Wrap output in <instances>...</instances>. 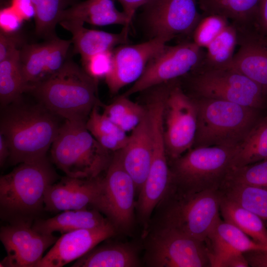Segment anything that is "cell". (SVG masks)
Masks as SVG:
<instances>
[{"instance_id":"cell-5","label":"cell","mask_w":267,"mask_h":267,"mask_svg":"<svg viewBox=\"0 0 267 267\" xmlns=\"http://www.w3.org/2000/svg\"><path fill=\"white\" fill-rule=\"evenodd\" d=\"M86 122L65 120L50 147L53 163L70 177H97L111 160L109 151L87 129Z\"/></svg>"},{"instance_id":"cell-38","label":"cell","mask_w":267,"mask_h":267,"mask_svg":"<svg viewBox=\"0 0 267 267\" xmlns=\"http://www.w3.org/2000/svg\"><path fill=\"white\" fill-rule=\"evenodd\" d=\"M24 21L11 5L0 10V32L9 34L17 33Z\"/></svg>"},{"instance_id":"cell-46","label":"cell","mask_w":267,"mask_h":267,"mask_svg":"<svg viewBox=\"0 0 267 267\" xmlns=\"http://www.w3.org/2000/svg\"><path fill=\"white\" fill-rule=\"evenodd\" d=\"M263 38L264 39V40H265V41L267 43V38Z\"/></svg>"},{"instance_id":"cell-32","label":"cell","mask_w":267,"mask_h":267,"mask_svg":"<svg viewBox=\"0 0 267 267\" xmlns=\"http://www.w3.org/2000/svg\"><path fill=\"white\" fill-rule=\"evenodd\" d=\"M222 195L258 216L267 227V188L230 185L222 187Z\"/></svg>"},{"instance_id":"cell-28","label":"cell","mask_w":267,"mask_h":267,"mask_svg":"<svg viewBox=\"0 0 267 267\" xmlns=\"http://www.w3.org/2000/svg\"><path fill=\"white\" fill-rule=\"evenodd\" d=\"M55 37L41 43L24 44L20 49V62L28 91L31 86L45 78L49 55Z\"/></svg>"},{"instance_id":"cell-17","label":"cell","mask_w":267,"mask_h":267,"mask_svg":"<svg viewBox=\"0 0 267 267\" xmlns=\"http://www.w3.org/2000/svg\"><path fill=\"white\" fill-rule=\"evenodd\" d=\"M101 178H78L68 176L47 189L44 198V209L52 213L93 208L101 188Z\"/></svg>"},{"instance_id":"cell-19","label":"cell","mask_w":267,"mask_h":267,"mask_svg":"<svg viewBox=\"0 0 267 267\" xmlns=\"http://www.w3.org/2000/svg\"><path fill=\"white\" fill-rule=\"evenodd\" d=\"M238 32L239 48L229 68L255 82L267 96V43L254 31L238 30Z\"/></svg>"},{"instance_id":"cell-35","label":"cell","mask_w":267,"mask_h":267,"mask_svg":"<svg viewBox=\"0 0 267 267\" xmlns=\"http://www.w3.org/2000/svg\"><path fill=\"white\" fill-rule=\"evenodd\" d=\"M230 185H245L267 188V159L231 169L221 187Z\"/></svg>"},{"instance_id":"cell-10","label":"cell","mask_w":267,"mask_h":267,"mask_svg":"<svg viewBox=\"0 0 267 267\" xmlns=\"http://www.w3.org/2000/svg\"><path fill=\"white\" fill-rule=\"evenodd\" d=\"M101 178L99 196L94 206L104 214L117 229L126 231L134 221L136 204L135 183L121 162L118 152H115Z\"/></svg>"},{"instance_id":"cell-1","label":"cell","mask_w":267,"mask_h":267,"mask_svg":"<svg viewBox=\"0 0 267 267\" xmlns=\"http://www.w3.org/2000/svg\"><path fill=\"white\" fill-rule=\"evenodd\" d=\"M0 134L5 138L12 165L44 158L59 129L56 116L42 104L22 98L2 108Z\"/></svg>"},{"instance_id":"cell-37","label":"cell","mask_w":267,"mask_h":267,"mask_svg":"<svg viewBox=\"0 0 267 267\" xmlns=\"http://www.w3.org/2000/svg\"><path fill=\"white\" fill-rule=\"evenodd\" d=\"M83 69L96 82L105 78L110 72L113 64V51L96 54L82 60Z\"/></svg>"},{"instance_id":"cell-3","label":"cell","mask_w":267,"mask_h":267,"mask_svg":"<svg viewBox=\"0 0 267 267\" xmlns=\"http://www.w3.org/2000/svg\"><path fill=\"white\" fill-rule=\"evenodd\" d=\"M57 175L46 157L19 164L0 178V209L9 222L33 221L44 209V198Z\"/></svg>"},{"instance_id":"cell-24","label":"cell","mask_w":267,"mask_h":267,"mask_svg":"<svg viewBox=\"0 0 267 267\" xmlns=\"http://www.w3.org/2000/svg\"><path fill=\"white\" fill-rule=\"evenodd\" d=\"M261 0H197L204 14L226 18L238 30H254Z\"/></svg>"},{"instance_id":"cell-2","label":"cell","mask_w":267,"mask_h":267,"mask_svg":"<svg viewBox=\"0 0 267 267\" xmlns=\"http://www.w3.org/2000/svg\"><path fill=\"white\" fill-rule=\"evenodd\" d=\"M96 85L83 68L68 60L54 74L31 86L28 92L56 116L87 121L92 109L101 104Z\"/></svg>"},{"instance_id":"cell-21","label":"cell","mask_w":267,"mask_h":267,"mask_svg":"<svg viewBox=\"0 0 267 267\" xmlns=\"http://www.w3.org/2000/svg\"><path fill=\"white\" fill-rule=\"evenodd\" d=\"M72 35V44L81 60H85L101 52L112 50L116 46L124 44L128 39V28L120 33H111L87 29L84 23L76 20H63L59 23Z\"/></svg>"},{"instance_id":"cell-12","label":"cell","mask_w":267,"mask_h":267,"mask_svg":"<svg viewBox=\"0 0 267 267\" xmlns=\"http://www.w3.org/2000/svg\"><path fill=\"white\" fill-rule=\"evenodd\" d=\"M164 125L167 153L176 160L192 147L197 128L195 100L178 86L169 88L165 103Z\"/></svg>"},{"instance_id":"cell-14","label":"cell","mask_w":267,"mask_h":267,"mask_svg":"<svg viewBox=\"0 0 267 267\" xmlns=\"http://www.w3.org/2000/svg\"><path fill=\"white\" fill-rule=\"evenodd\" d=\"M197 0H150L144 15L153 38L169 41L178 35H192L202 15Z\"/></svg>"},{"instance_id":"cell-6","label":"cell","mask_w":267,"mask_h":267,"mask_svg":"<svg viewBox=\"0 0 267 267\" xmlns=\"http://www.w3.org/2000/svg\"><path fill=\"white\" fill-rule=\"evenodd\" d=\"M236 147L191 148L175 160L172 175L178 192L220 189L231 169Z\"/></svg>"},{"instance_id":"cell-34","label":"cell","mask_w":267,"mask_h":267,"mask_svg":"<svg viewBox=\"0 0 267 267\" xmlns=\"http://www.w3.org/2000/svg\"><path fill=\"white\" fill-rule=\"evenodd\" d=\"M36 11V34L46 40L56 37L55 29L67 8V0H32Z\"/></svg>"},{"instance_id":"cell-27","label":"cell","mask_w":267,"mask_h":267,"mask_svg":"<svg viewBox=\"0 0 267 267\" xmlns=\"http://www.w3.org/2000/svg\"><path fill=\"white\" fill-rule=\"evenodd\" d=\"M20 49L0 61V102L2 108L22 98L28 85L21 69Z\"/></svg>"},{"instance_id":"cell-13","label":"cell","mask_w":267,"mask_h":267,"mask_svg":"<svg viewBox=\"0 0 267 267\" xmlns=\"http://www.w3.org/2000/svg\"><path fill=\"white\" fill-rule=\"evenodd\" d=\"M33 222L16 221L0 227V239L7 253L0 267H36L45 250L58 239L53 234L38 232Z\"/></svg>"},{"instance_id":"cell-7","label":"cell","mask_w":267,"mask_h":267,"mask_svg":"<svg viewBox=\"0 0 267 267\" xmlns=\"http://www.w3.org/2000/svg\"><path fill=\"white\" fill-rule=\"evenodd\" d=\"M176 192L175 200L164 213L162 225L205 243L221 219L220 190Z\"/></svg>"},{"instance_id":"cell-4","label":"cell","mask_w":267,"mask_h":267,"mask_svg":"<svg viewBox=\"0 0 267 267\" xmlns=\"http://www.w3.org/2000/svg\"><path fill=\"white\" fill-rule=\"evenodd\" d=\"M195 100L197 128L192 148L237 147L261 118L260 109L212 98Z\"/></svg>"},{"instance_id":"cell-8","label":"cell","mask_w":267,"mask_h":267,"mask_svg":"<svg viewBox=\"0 0 267 267\" xmlns=\"http://www.w3.org/2000/svg\"><path fill=\"white\" fill-rule=\"evenodd\" d=\"M191 86L198 97L225 100L262 108L266 95L246 76L231 68H211L200 65L194 70Z\"/></svg>"},{"instance_id":"cell-25","label":"cell","mask_w":267,"mask_h":267,"mask_svg":"<svg viewBox=\"0 0 267 267\" xmlns=\"http://www.w3.org/2000/svg\"><path fill=\"white\" fill-rule=\"evenodd\" d=\"M140 265L137 253L123 244H109L95 247L78 259L73 267H134Z\"/></svg>"},{"instance_id":"cell-23","label":"cell","mask_w":267,"mask_h":267,"mask_svg":"<svg viewBox=\"0 0 267 267\" xmlns=\"http://www.w3.org/2000/svg\"><path fill=\"white\" fill-rule=\"evenodd\" d=\"M108 221L96 209H84L63 211L47 219L36 220L33 222L32 227L43 234L59 232L63 234L80 229L96 227Z\"/></svg>"},{"instance_id":"cell-22","label":"cell","mask_w":267,"mask_h":267,"mask_svg":"<svg viewBox=\"0 0 267 267\" xmlns=\"http://www.w3.org/2000/svg\"><path fill=\"white\" fill-rule=\"evenodd\" d=\"M63 20H76L100 26L118 24L127 28L131 22L123 10L116 9L112 0H87L78 3L65 10L60 22Z\"/></svg>"},{"instance_id":"cell-33","label":"cell","mask_w":267,"mask_h":267,"mask_svg":"<svg viewBox=\"0 0 267 267\" xmlns=\"http://www.w3.org/2000/svg\"><path fill=\"white\" fill-rule=\"evenodd\" d=\"M103 114L126 133L133 131L146 113V108L123 95L107 105H102Z\"/></svg>"},{"instance_id":"cell-42","label":"cell","mask_w":267,"mask_h":267,"mask_svg":"<svg viewBox=\"0 0 267 267\" xmlns=\"http://www.w3.org/2000/svg\"><path fill=\"white\" fill-rule=\"evenodd\" d=\"M243 254L249 266L267 267V250H251L243 253Z\"/></svg>"},{"instance_id":"cell-9","label":"cell","mask_w":267,"mask_h":267,"mask_svg":"<svg viewBox=\"0 0 267 267\" xmlns=\"http://www.w3.org/2000/svg\"><path fill=\"white\" fill-rule=\"evenodd\" d=\"M146 261L149 266L155 267H210L205 242L163 225L149 239Z\"/></svg>"},{"instance_id":"cell-41","label":"cell","mask_w":267,"mask_h":267,"mask_svg":"<svg viewBox=\"0 0 267 267\" xmlns=\"http://www.w3.org/2000/svg\"><path fill=\"white\" fill-rule=\"evenodd\" d=\"M10 5L24 20L35 18V8L32 0H11Z\"/></svg>"},{"instance_id":"cell-15","label":"cell","mask_w":267,"mask_h":267,"mask_svg":"<svg viewBox=\"0 0 267 267\" xmlns=\"http://www.w3.org/2000/svg\"><path fill=\"white\" fill-rule=\"evenodd\" d=\"M168 41L161 38L133 45H121L113 51L112 68L105 78L112 93L134 83L142 75L150 60L159 53Z\"/></svg>"},{"instance_id":"cell-30","label":"cell","mask_w":267,"mask_h":267,"mask_svg":"<svg viewBox=\"0 0 267 267\" xmlns=\"http://www.w3.org/2000/svg\"><path fill=\"white\" fill-rule=\"evenodd\" d=\"M238 39V30L230 23L206 48L201 65L211 68H229Z\"/></svg>"},{"instance_id":"cell-29","label":"cell","mask_w":267,"mask_h":267,"mask_svg":"<svg viewBox=\"0 0 267 267\" xmlns=\"http://www.w3.org/2000/svg\"><path fill=\"white\" fill-rule=\"evenodd\" d=\"M267 159V115L261 117L236 147L231 169Z\"/></svg>"},{"instance_id":"cell-26","label":"cell","mask_w":267,"mask_h":267,"mask_svg":"<svg viewBox=\"0 0 267 267\" xmlns=\"http://www.w3.org/2000/svg\"><path fill=\"white\" fill-rule=\"evenodd\" d=\"M220 212L224 221L236 226L256 242L267 246V227L256 214L222 193Z\"/></svg>"},{"instance_id":"cell-40","label":"cell","mask_w":267,"mask_h":267,"mask_svg":"<svg viewBox=\"0 0 267 267\" xmlns=\"http://www.w3.org/2000/svg\"><path fill=\"white\" fill-rule=\"evenodd\" d=\"M254 31L260 36L267 38V0H260Z\"/></svg>"},{"instance_id":"cell-39","label":"cell","mask_w":267,"mask_h":267,"mask_svg":"<svg viewBox=\"0 0 267 267\" xmlns=\"http://www.w3.org/2000/svg\"><path fill=\"white\" fill-rule=\"evenodd\" d=\"M15 34H9L0 33V61L3 60L20 49L22 45V38Z\"/></svg>"},{"instance_id":"cell-11","label":"cell","mask_w":267,"mask_h":267,"mask_svg":"<svg viewBox=\"0 0 267 267\" xmlns=\"http://www.w3.org/2000/svg\"><path fill=\"white\" fill-rule=\"evenodd\" d=\"M203 48L192 42L165 46L148 62L140 78L124 94L129 96L193 71L203 62Z\"/></svg>"},{"instance_id":"cell-18","label":"cell","mask_w":267,"mask_h":267,"mask_svg":"<svg viewBox=\"0 0 267 267\" xmlns=\"http://www.w3.org/2000/svg\"><path fill=\"white\" fill-rule=\"evenodd\" d=\"M131 132L124 147L117 152L123 167L139 192L149 172L152 158V131L147 110Z\"/></svg>"},{"instance_id":"cell-20","label":"cell","mask_w":267,"mask_h":267,"mask_svg":"<svg viewBox=\"0 0 267 267\" xmlns=\"http://www.w3.org/2000/svg\"><path fill=\"white\" fill-rule=\"evenodd\" d=\"M205 243L212 267H221L223 262L234 253L267 250V246L256 242L236 226L221 219Z\"/></svg>"},{"instance_id":"cell-36","label":"cell","mask_w":267,"mask_h":267,"mask_svg":"<svg viewBox=\"0 0 267 267\" xmlns=\"http://www.w3.org/2000/svg\"><path fill=\"white\" fill-rule=\"evenodd\" d=\"M230 22L216 14H203L192 34V42L202 48H206Z\"/></svg>"},{"instance_id":"cell-43","label":"cell","mask_w":267,"mask_h":267,"mask_svg":"<svg viewBox=\"0 0 267 267\" xmlns=\"http://www.w3.org/2000/svg\"><path fill=\"white\" fill-rule=\"evenodd\" d=\"M122 5L123 11L131 20L136 10L140 6L144 5L150 0H117Z\"/></svg>"},{"instance_id":"cell-16","label":"cell","mask_w":267,"mask_h":267,"mask_svg":"<svg viewBox=\"0 0 267 267\" xmlns=\"http://www.w3.org/2000/svg\"><path fill=\"white\" fill-rule=\"evenodd\" d=\"M117 230L109 220L96 227L64 233L58 238L36 267H62L76 261L101 242L114 235Z\"/></svg>"},{"instance_id":"cell-45","label":"cell","mask_w":267,"mask_h":267,"mask_svg":"<svg viewBox=\"0 0 267 267\" xmlns=\"http://www.w3.org/2000/svg\"><path fill=\"white\" fill-rule=\"evenodd\" d=\"M10 151L7 142L3 136L0 134V165L2 167L6 159L9 158Z\"/></svg>"},{"instance_id":"cell-31","label":"cell","mask_w":267,"mask_h":267,"mask_svg":"<svg viewBox=\"0 0 267 267\" xmlns=\"http://www.w3.org/2000/svg\"><path fill=\"white\" fill-rule=\"evenodd\" d=\"M95 106L86 122V127L97 141L109 151L116 152L126 144L129 135L103 113Z\"/></svg>"},{"instance_id":"cell-44","label":"cell","mask_w":267,"mask_h":267,"mask_svg":"<svg viewBox=\"0 0 267 267\" xmlns=\"http://www.w3.org/2000/svg\"><path fill=\"white\" fill-rule=\"evenodd\" d=\"M248 263L243 253L237 252L230 255L221 267H248Z\"/></svg>"}]
</instances>
